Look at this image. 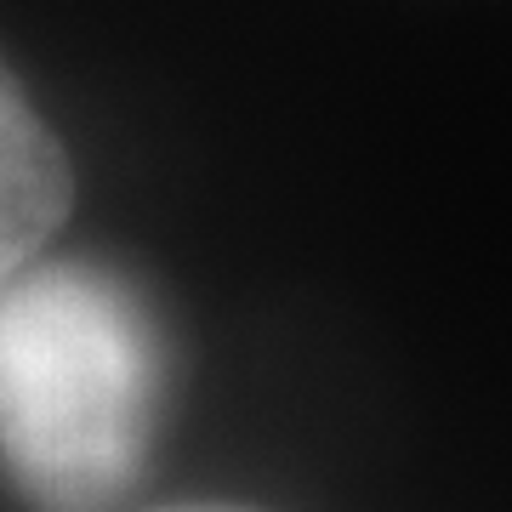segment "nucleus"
<instances>
[{
	"mask_svg": "<svg viewBox=\"0 0 512 512\" xmlns=\"http://www.w3.org/2000/svg\"><path fill=\"white\" fill-rule=\"evenodd\" d=\"M165 342L126 279L80 262L0 285V467L40 512H103L137 484Z\"/></svg>",
	"mask_w": 512,
	"mask_h": 512,
	"instance_id": "f257e3e1",
	"label": "nucleus"
},
{
	"mask_svg": "<svg viewBox=\"0 0 512 512\" xmlns=\"http://www.w3.org/2000/svg\"><path fill=\"white\" fill-rule=\"evenodd\" d=\"M74 205V171L52 126L0 63V285L23 274Z\"/></svg>",
	"mask_w": 512,
	"mask_h": 512,
	"instance_id": "f03ea898",
	"label": "nucleus"
},
{
	"mask_svg": "<svg viewBox=\"0 0 512 512\" xmlns=\"http://www.w3.org/2000/svg\"><path fill=\"white\" fill-rule=\"evenodd\" d=\"M160 512H245V507H205L200 501V507H160Z\"/></svg>",
	"mask_w": 512,
	"mask_h": 512,
	"instance_id": "7ed1b4c3",
	"label": "nucleus"
}]
</instances>
